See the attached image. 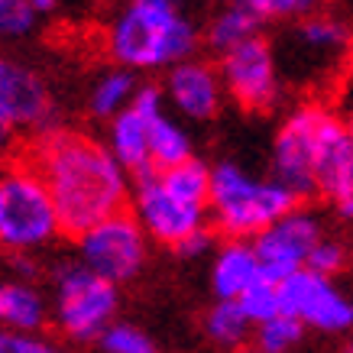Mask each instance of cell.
Wrapping results in <instances>:
<instances>
[{"mask_svg": "<svg viewBox=\"0 0 353 353\" xmlns=\"http://www.w3.org/2000/svg\"><path fill=\"white\" fill-rule=\"evenodd\" d=\"M32 169L49 185L62 234L68 236H81L97 221L127 211L133 194L130 172L108 150V143H97L75 130L59 127L39 137Z\"/></svg>", "mask_w": 353, "mask_h": 353, "instance_id": "6da1fadb", "label": "cell"}, {"mask_svg": "<svg viewBox=\"0 0 353 353\" xmlns=\"http://www.w3.org/2000/svg\"><path fill=\"white\" fill-rule=\"evenodd\" d=\"M108 55L130 72H169L172 65L194 59L201 32L179 7L130 0L108 23Z\"/></svg>", "mask_w": 353, "mask_h": 353, "instance_id": "7a4b0ae2", "label": "cell"}, {"mask_svg": "<svg viewBox=\"0 0 353 353\" xmlns=\"http://www.w3.org/2000/svg\"><path fill=\"white\" fill-rule=\"evenodd\" d=\"M299 194L276 179H259L243 165L224 159L211 165V227L227 240H253L279 217L299 208Z\"/></svg>", "mask_w": 353, "mask_h": 353, "instance_id": "3957f363", "label": "cell"}, {"mask_svg": "<svg viewBox=\"0 0 353 353\" xmlns=\"http://www.w3.org/2000/svg\"><path fill=\"white\" fill-rule=\"evenodd\" d=\"M62 234L49 185L32 165L0 172V250L36 253Z\"/></svg>", "mask_w": 353, "mask_h": 353, "instance_id": "277c9868", "label": "cell"}, {"mask_svg": "<svg viewBox=\"0 0 353 353\" xmlns=\"http://www.w3.org/2000/svg\"><path fill=\"white\" fill-rule=\"evenodd\" d=\"M120 285L108 282L75 259L52 272V321L75 343L101 341V334L117 321Z\"/></svg>", "mask_w": 353, "mask_h": 353, "instance_id": "5b68a950", "label": "cell"}, {"mask_svg": "<svg viewBox=\"0 0 353 353\" xmlns=\"http://www.w3.org/2000/svg\"><path fill=\"white\" fill-rule=\"evenodd\" d=\"M341 114L321 101L299 104L272 139V179L299 198L318 194V159Z\"/></svg>", "mask_w": 353, "mask_h": 353, "instance_id": "8992f818", "label": "cell"}, {"mask_svg": "<svg viewBox=\"0 0 353 353\" xmlns=\"http://www.w3.org/2000/svg\"><path fill=\"white\" fill-rule=\"evenodd\" d=\"M75 240L78 259L114 285L133 282L150 259V236L139 227L133 211H117V214L104 217Z\"/></svg>", "mask_w": 353, "mask_h": 353, "instance_id": "52a82bcc", "label": "cell"}, {"mask_svg": "<svg viewBox=\"0 0 353 353\" xmlns=\"http://www.w3.org/2000/svg\"><path fill=\"white\" fill-rule=\"evenodd\" d=\"M353 52L350 23L341 20L337 13H308L295 20L285 32V46L276 49L282 78L301 81L308 75H327V68L347 62Z\"/></svg>", "mask_w": 353, "mask_h": 353, "instance_id": "ba28073f", "label": "cell"}, {"mask_svg": "<svg viewBox=\"0 0 353 353\" xmlns=\"http://www.w3.org/2000/svg\"><path fill=\"white\" fill-rule=\"evenodd\" d=\"M130 208H133V217L139 221V227L146 230V236L162 246H172V250L182 240H188L192 234H198V230H208V224H211L208 208H198V204L175 198L162 185L156 172L139 175L133 182Z\"/></svg>", "mask_w": 353, "mask_h": 353, "instance_id": "9c48e42d", "label": "cell"}, {"mask_svg": "<svg viewBox=\"0 0 353 353\" xmlns=\"http://www.w3.org/2000/svg\"><path fill=\"white\" fill-rule=\"evenodd\" d=\"M221 78L224 91L234 97L243 110H272L282 97V68H279L276 49L269 39L256 36L250 43L236 46L234 52L221 55Z\"/></svg>", "mask_w": 353, "mask_h": 353, "instance_id": "30bf717a", "label": "cell"}, {"mask_svg": "<svg viewBox=\"0 0 353 353\" xmlns=\"http://www.w3.org/2000/svg\"><path fill=\"white\" fill-rule=\"evenodd\" d=\"M279 295H282V314H292L305 327L327 334L353 327V301L327 276L301 269L285 282H279Z\"/></svg>", "mask_w": 353, "mask_h": 353, "instance_id": "8fae6325", "label": "cell"}, {"mask_svg": "<svg viewBox=\"0 0 353 353\" xmlns=\"http://www.w3.org/2000/svg\"><path fill=\"white\" fill-rule=\"evenodd\" d=\"M321 236V221L305 208H295L285 217H279L272 227L253 236V250L259 256L263 276L272 282H285L289 276L301 272Z\"/></svg>", "mask_w": 353, "mask_h": 353, "instance_id": "7c38bea8", "label": "cell"}, {"mask_svg": "<svg viewBox=\"0 0 353 353\" xmlns=\"http://www.w3.org/2000/svg\"><path fill=\"white\" fill-rule=\"evenodd\" d=\"M0 108L20 130H30L36 137H46L59 130V110H55L52 91L46 78L30 65L0 55Z\"/></svg>", "mask_w": 353, "mask_h": 353, "instance_id": "4fadbf2b", "label": "cell"}, {"mask_svg": "<svg viewBox=\"0 0 353 353\" xmlns=\"http://www.w3.org/2000/svg\"><path fill=\"white\" fill-rule=\"evenodd\" d=\"M165 91V104L179 117L188 120H211L224 104V78L221 68H214L204 59H185V62L172 65L162 81Z\"/></svg>", "mask_w": 353, "mask_h": 353, "instance_id": "5bb4252c", "label": "cell"}, {"mask_svg": "<svg viewBox=\"0 0 353 353\" xmlns=\"http://www.w3.org/2000/svg\"><path fill=\"white\" fill-rule=\"evenodd\" d=\"M256 279H263V266L253 250V240H224L211 259V289L214 299L236 301Z\"/></svg>", "mask_w": 353, "mask_h": 353, "instance_id": "9a60e30c", "label": "cell"}, {"mask_svg": "<svg viewBox=\"0 0 353 353\" xmlns=\"http://www.w3.org/2000/svg\"><path fill=\"white\" fill-rule=\"evenodd\" d=\"M52 318V305L32 282L0 279V327L20 334H39Z\"/></svg>", "mask_w": 353, "mask_h": 353, "instance_id": "2e32d148", "label": "cell"}, {"mask_svg": "<svg viewBox=\"0 0 353 353\" xmlns=\"http://www.w3.org/2000/svg\"><path fill=\"white\" fill-rule=\"evenodd\" d=\"M263 23L266 20L246 0H227V3H221L214 10V17L208 20V26L201 32V43L221 59V55L234 52L236 46L263 36Z\"/></svg>", "mask_w": 353, "mask_h": 353, "instance_id": "e0dca14e", "label": "cell"}, {"mask_svg": "<svg viewBox=\"0 0 353 353\" xmlns=\"http://www.w3.org/2000/svg\"><path fill=\"white\" fill-rule=\"evenodd\" d=\"M150 123L146 114H139L130 104L123 114L110 120L108 127V150L117 156V162L130 175H150L152 172V152H150Z\"/></svg>", "mask_w": 353, "mask_h": 353, "instance_id": "ac0fdd59", "label": "cell"}, {"mask_svg": "<svg viewBox=\"0 0 353 353\" xmlns=\"http://www.w3.org/2000/svg\"><path fill=\"white\" fill-rule=\"evenodd\" d=\"M139 85H143V81L137 78V72L120 68V65L101 72V75L91 81V88H88V114L110 123L117 114H123V110L133 104Z\"/></svg>", "mask_w": 353, "mask_h": 353, "instance_id": "d6986e66", "label": "cell"}, {"mask_svg": "<svg viewBox=\"0 0 353 353\" xmlns=\"http://www.w3.org/2000/svg\"><path fill=\"white\" fill-rule=\"evenodd\" d=\"M150 152H152V172L172 169V165H182V162L194 159L188 130H185L175 117H169V114L152 117V123H150Z\"/></svg>", "mask_w": 353, "mask_h": 353, "instance_id": "ffe728a7", "label": "cell"}, {"mask_svg": "<svg viewBox=\"0 0 353 353\" xmlns=\"http://www.w3.org/2000/svg\"><path fill=\"white\" fill-rule=\"evenodd\" d=\"M156 175H159L162 185H165L175 198H182V201L198 204V208H208V201H211V165L201 162L198 156L182 162V165L156 172Z\"/></svg>", "mask_w": 353, "mask_h": 353, "instance_id": "44dd1931", "label": "cell"}, {"mask_svg": "<svg viewBox=\"0 0 353 353\" xmlns=\"http://www.w3.org/2000/svg\"><path fill=\"white\" fill-rule=\"evenodd\" d=\"M250 327L256 324L246 318V311L240 308V301H221L217 299L208 314H204V334L217 343V347H243L250 337Z\"/></svg>", "mask_w": 353, "mask_h": 353, "instance_id": "7402d4cb", "label": "cell"}, {"mask_svg": "<svg viewBox=\"0 0 353 353\" xmlns=\"http://www.w3.org/2000/svg\"><path fill=\"white\" fill-rule=\"evenodd\" d=\"M301 334H305L301 321H295L292 314H276L253 327V341L259 353H289L301 341Z\"/></svg>", "mask_w": 353, "mask_h": 353, "instance_id": "603a6c76", "label": "cell"}, {"mask_svg": "<svg viewBox=\"0 0 353 353\" xmlns=\"http://www.w3.org/2000/svg\"><path fill=\"white\" fill-rule=\"evenodd\" d=\"M240 308L246 311V318L253 324H263L269 321V318H276V314H282V295H279V282H272V279H256L250 289L240 295Z\"/></svg>", "mask_w": 353, "mask_h": 353, "instance_id": "cb8c5ba5", "label": "cell"}, {"mask_svg": "<svg viewBox=\"0 0 353 353\" xmlns=\"http://www.w3.org/2000/svg\"><path fill=\"white\" fill-rule=\"evenodd\" d=\"M97 343H101L104 353H159L150 334L139 331L137 324H127V321H114L108 331L101 334Z\"/></svg>", "mask_w": 353, "mask_h": 353, "instance_id": "d4e9b609", "label": "cell"}, {"mask_svg": "<svg viewBox=\"0 0 353 353\" xmlns=\"http://www.w3.org/2000/svg\"><path fill=\"white\" fill-rule=\"evenodd\" d=\"M36 10L30 0H0V39H23L36 30Z\"/></svg>", "mask_w": 353, "mask_h": 353, "instance_id": "484cf974", "label": "cell"}, {"mask_svg": "<svg viewBox=\"0 0 353 353\" xmlns=\"http://www.w3.org/2000/svg\"><path fill=\"white\" fill-rule=\"evenodd\" d=\"M343 266H347V246H343L341 240H334V236H321V240H318V246L311 250L308 266H305V269L318 272V276L334 279Z\"/></svg>", "mask_w": 353, "mask_h": 353, "instance_id": "4316f807", "label": "cell"}, {"mask_svg": "<svg viewBox=\"0 0 353 353\" xmlns=\"http://www.w3.org/2000/svg\"><path fill=\"white\" fill-rule=\"evenodd\" d=\"M263 20H301L308 13H318L321 0H246Z\"/></svg>", "mask_w": 353, "mask_h": 353, "instance_id": "83f0119b", "label": "cell"}, {"mask_svg": "<svg viewBox=\"0 0 353 353\" xmlns=\"http://www.w3.org/2000/svg\"><path fill=\"white\" fill-rule=\"evenodd\" d=\"M0 353H68V350L62 343L43 337V334H20L0 327Z\"/></svg>", "mask_w": 353, "mask_h": 353, "instance_id": "f1b7e54d", "label": "cell"}, {"mask_svg": "<svg viewBox=\"0 0 353 353\" xmlns=\"http://www.w3.org/2000/svg\"><path fill=\"white\" fill-rule=\"evenodd\" d=\"M337 114L343 117V123L350 127L353 133V52L350 59L343 62V72H341V88H337Z\"/></svg>", "mask_w": 353, "mask_h": 353, "instance_id": "f546056e", "label": "cell"}, {"mask_svg": "<svg viewBox=\"0 0 353 353\" xmlns=\"http://www.w3.org/2000/svg\"><path fill=\"white\" fill-rule=\"evenodd\" d=\"M211 246H214V234H211V227H208V230H198V234H192L188 240H182V243L175 246V253L182 259H198V256H204Z\"/></svg>", "mask_w": 353, "mask_h": 353, "instance_id": "4dcf8cb0", "label": "cell"}, {"mask_svg": "<svg viewBox=\"0 0 353 353\" xmlns=\"http://www.w3.org/2000/svg\"><path fill=\"white\" fill-rule=\"evenodd\" d=\"M10 269H13V279H23V282H32V279L39 276V266H36V259L32 253H10Z\"/></svg>", "mask_w": 353, "mask_h": 353, "instance_id": "1f68e13d", "label": "cell"}, {"mask_svg": "<svg viewBox=\"0 0 353 353\" xmlns=\"http://www.w3.org/2000/svg\"><path fill=\"white\" fill-rule=\"evenodd\" d=\"M17 133H20V127L7 117V110L0 108V159H7L17 150Z\"/></svg>", "mask_w": 353, "mask_h": 353, "instance_id": "d6a6232c", "label": "cell"}, {"mask_svg": "<svg viewBox=\"0 0 353 353\" xmlns=\"http://www.w3.org/2000/svg\"><path fill=\"white\" fill-rule=\"evenodd\" d=\"M30 7L36 10V17H49L59 10V0H30Z\"/></svg>", "mask_w": 353, "mask_h": 353, "instance_id": "836d02e7", "label": "cell"}, {"mask_svg": "<svg viewBox=\"0 0 353 353\" xmlns=\"http://www.w3.org/2000/svg\"><path fill=\"white\" fill-rule=\"evenodd\" d=\"M146 3H159V7H179V10L185 7V0H146Z\"/></svg>", "mask_w": 353, "mask_h": 353, "instance_id": "e575fe53", "label": "cell"}, {"mask_svg": "<svg viewBox=\"0 0 353 353\" xmlns=\"http://www.w3.org/2000/svg\"><path fill=\"white\" fill-rule=\"evenodd\" d=\"M236 353H259V350H236Z\"/></svg>", "mask_w": 353, "mask_h": 353, "instance_id": "d590c367", "label": "cell"}, {"mask_svg": "<svg viewBox=\"0 0 353 353\" xmlns=\"http://www.w3.org/2000/svg\"><path fill=\"white\" fill-rule=\"evenodd\" d=\"M343 353H353V343H350V347H347V350H343Z\"/></svg>", "mask_w": 353, "mask_h": 353, "instance_id": "8d00e7d4", "label": "cell"}, {"mask_svg": "<svg viewBox=\"0 0 353 353\" xmlns=\"http://www.w3.org/2000/svg\"><path fill=\"white\" fill-rule=\"evenodd\" d=\"M214 3H227V0H214Z\"/></svg>", "mask_w": 353, "mask_h": 353, "instance_id": "74e56055", "label": "cell"}, {"mask_svg": "<svg viewBox=\"0 0 353 353\" xmlns=\"http://www.w3.org/2000/svg\"><path fill=\"white\" fill-rule=\"evenodd\" d=\"M350 3H353V0H350Z\"/></svg>", "mask_w": 353, "mask_h": 353, "instance_id": "f35d334b", "label": "cell"}]
</instances>
